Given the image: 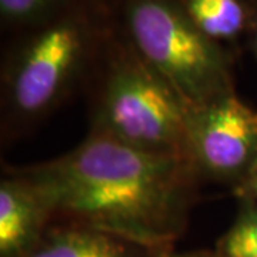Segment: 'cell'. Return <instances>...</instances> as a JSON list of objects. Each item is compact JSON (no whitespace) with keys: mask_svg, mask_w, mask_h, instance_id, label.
Returning <instances> with one entry per match:
<instances>
[{"mask_svg":"<svg viewBox=\"0 0 257 257\" xmlns=\"http://www.w3.org/2000/svg\"><path fill=\"white\" fill-rule=\"evenodd\" d=\"M248 42H250V47L254 52L257 57V0L254 2V12H253V18H251V25L248 29Z\"/></svg>","mask_w":257,"mask_h":257,"instance_id":"12","label":"cell"},{"mask_svg":"<svg viewBox=\"0 0 257 257\" xmlns=\"http://www.w3.org/2000/svg\"><path fill=\"white\" fill-rule=\"evenodd\" d=\"M113 13V0H76L16 33L2 64V119L8 136L37 124L87 80Z\"/></svg>","mask_w":257,"mask_h":257,"instance_id":"2","label":"cell"},{"mask_svg":"<svg viewBox=\"0 0 257 257\" xmlns=\"http://www.w3.org/2000/svg\"><path fill=\"white\" fill-rule=\"evenodd\" d=\"M86 82L92 92V132L149 153L190 159L187 153L190 109L139 55L116 12Z\"/></svg>","mask_w":257,"mask_h":257,"instance_id":"3","label":"cell"},{"mask_svg":"<svg viewBox=\"0 0 257 257\" xmlns=\"http://www.w3.org/2000/svg\"><path fill=\"white\" fill-rule=\"evenodd\" d=\"M76 0H0L2 28L19 33L45 22Z\"/></svg>","mask_w":257,"mask_h":257,"instance_id":"10","label":"cell"},{"mask_svg":"<svg viewBox=\"0 0 257 257\" xmlns=\"http://www.w3.org/2000/svg\"><path fill=\"white\" fill-rule=\"evenodd\" d=\"M5 172L40 196L53 223L92 226L165 250L186 229L202 179L187 157L149 153L92 130L62 156Z\"/></svg>","mask_w":257,"mask_h":257,"instance_id":"1","label":"cell"},{"mask_svg":"<svg viewBox=\"0 0 257 257\" xmlns=\"http://www.w3.org/2000/svg\"><path fill=\"white\" fill-rule=\"evenodd\" d=\"M187 153L200 177L236 187L257 162V111L236 93L192 109Z\"/></svg>","mask_w":257,"mask_h":257,"instance_id":"5","label":"cell"},{"mask_svg":"<svg viewBox=\"0 0 257 257\" xmlns=\"http://www.w3.org/2000/svg\"><path fill=\"white\" fill-rule=\"evenodd\" d=\"M53 224L46 204L25 180L5 172L0 182V257H25Z\"/></svg>","mask_w":257,"mask_h":257,"instance_id":"6","label":"cell"},{"mask_svg":"<svg viewBox=\"0 0 257 257\" xmlns=\"http://www.w3.org/2000/svg\"><path fill=\"white\" fill-rule=\"evenodd\" d=\"M221 257H257V202L240 200L234 223L217 241Z\"/></svg>","mask_w":257,"mask_h":257,"instance_id":"9","label":"cell"},{"mask_svg":"<svg viewBox=\"0 0 257 257\" xmlns=\"http://www.w3.org/2000/svg\"><path fill=\"white\" fill-rule=\"evenodd\" d=\"M113 6L139 55L190 110L234 93L233 56L203 35L180 0H113Z\"/></svg>","mask_w":257,"mask_h":257,"instance_id":"4","label":"cell"},{"mask_svg":"<svg viewBox=\"0 0 257 257\" xmlns=\"http://www.w3.org/2000/svg\"><path fill=\"white\" fill-rule=\"evenodd\" d=\"M155 248L92 226L53 223L25 257H167Z\"/></svg>","mask_w":257,"mask_h":257,"instance_id":"7","label":"cell"},{"mask_svg":"<svg viewBox=\"0 0 257 257\" xmlns=\"http://www.w3.org/2000/svg\"><path fill=\"white\" fill-rule=\"evenodd\" d=\"M167 257H221L217 251H194V253H183V254H169Z\"/></svg>","mask_w":257,"mask_h":257,"instance_id":"13","label":"cell"},{"mask_svg":"<svg viewBox=\"0 0 257 257\" xmlns=\"http://www.w3.org/2000/svg\"><path fill=\"white\" fill-rule=\"evenodd\" d=\"M234 193L240 200L257 202V162L248 170L246 177L234 187Z\"/></svg>","mask_w":257,"mask_h":257,"instance_id":"11","label":"cell"},{"mask_svg":"<svg viewBox=\"0 0 257 257\" xmlns=\"http://www.w3.org/2000/svg\"><path fill=\"white\" fill-rule=\"evenodd\" d=\"M256 0H180L184 12L213 42L236 43L247 36Z\"/></svg>","mask_w":257,"mask_h":257,"instance_id":"8","label":"cell"}]
</instances>
